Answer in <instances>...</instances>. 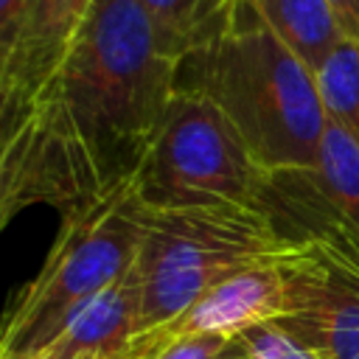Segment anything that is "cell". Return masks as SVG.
Segmentation results:
<instances>
[{"label": "cell", "instance_id": "cell-1", "mask_svg": "<svg viewBox=\"0 0 359 359\" xmlns=\"http://www.w3.org/2000/svg\"><path fill=\"white\" fill-rule=\"evenodd\" d=\"M177 70L140 0H93L42 95L67 121L101 196L135 177L177 93Z\"/></svg>", "mask_w": 359, "mask_h": 359}, {"label": "cell", "instance_id": "cell-2", "mask_svg": "<svg viewBox=\"0 0 359 359\" xmlns=\"http://www.w3.org/2000/svg\"><path fill=\"white\" fill-rule=\"evenodd\" d=\"M177 90L213 101L269 174L317 165L328 121L314 73L258 20L250 0H238L222 36L182 56Z\"/></svg>", "mask_w": 359, "mask_h": 359}, {"label": "cell", "instance_id": "cell-3", "mask_svg": "<svg viewBox=\"0 0 359 359\" xmlns=\"http://www.w3.org/2000/svg\"><path fill=\"white\" fill-rule=\"evenodd\" d=\"M146 219L149 208L132 180L67 213L39 275L3 317L0 356H39L81 303L129 275L143 244Z\"/></svg>", "mask_w": 359, "mask_h": 359}, {"label": "cell", "instance_id": "cell-4", "mask_svg": "<svg viewBox=\"0 0 359 359\" xmlns=\"http://www.w3.org/2000/svg\"><path fill=\"white\" fill-rule=\"evenodd\" d=\"M294 247L255 208H149L132 266L140 283V334L174 323L233 272L286 261Z\"/></svg>", "mask_w": 359, "mask_h": 359}, {"label": "cell", "instance_id": "cell-5", "mask_svg": "<svg viewBox=\"0 0 359 359\" xmlns=\"http://www.w3.org/2000/svg\"><path fill=\"white\" fill-rule=\"evenodd\" d=\"M269 171L252 157L227 115L205 95L177 90L132 185L151 210L255 208Z\"/></svg>", "mask_w": 359, "mask_h": 359}, {"label": "cell", "instance_id": "cell-6", "mask_svg": "<svg viewBox=\"0 0 359 359\" xmlns=\"http://www.w3.org/2000/svg\"><path fill=\"white\" fill-rule=\"evenodd\" d=\"M93 0H31L6 56L0 107L34 112L62 67Z\"/></svg>", "mask_w": 359, "mask_h": 359}, {"label": "cell", "instance_id": "cell-7", "mask_svg": "<svg viewBox=\"0 0 359 359\" xmlns=\"http://www.w3.org/2000/svg\"><path fill=\"white\" fill-rule=\"evenodd\" d=\"M286 314H289V283H286L283 261L255 264L233 272L230 278L208 289L185 314H180L174 323L157 331H149V337L213 334L233 339L247 328L283 320Z\"/></svg>", "mask_w": 359, "mask_h": 359}, {"label": "cell", "instance_id": "cell-8", "mask_svg": "<svg viewBox=\"0 0 359 359\" xmlns=\"http://www.w3.org/2000/svg\"><path fill=\"white\" fill-rule=\"evenodd\" d=\"M137 337L140 283L129 269L118 283L81 303L45 351L59 359H126Z\"/></svg>", "mask_w": 359, "mask_h": 359}, {"label": "cell", "instance_id": "cell-9", "mask_svg": "<svg viewBox=\"0 0 359 359\" xmlns=\"http://www.w3.org/2000/svg\"><path fill=\"white\" fill-rule=\"evenodd\" d=\"M258 20L314 73L345 39L325 0H250Z\"/></svg>", "mask_w": 359, "mask_h": 359}, {"label": "cell", "instance_id": "cell-10", "mask_svg": "<svg viewBox=\"0 0 359 359\" xmlns=\"http://www.w3.org/2000/svg\"><path fill=\"white\" fill-rule=\"evenodd\" d=\"M168 50L182 62L191 50L222 36L236 17L238 0H140Z\"/></svg>", "mask_w": 359, "mask_h": 359}, {"label": "cell", "instance_id": "cell-11", "mask_svg": "<svg viewBox=\"0 0 359 359\" xmlns=\"http://www.w3.org/2000/svg\"><path fill=\"white\" fill-rule=\"evenodd\" d=\"M309 177L323 202L359 230V143L331 121L325 123L320 157L309 168Z\"/></svg>", "mask_w": 359, "mask_h": 359}, {"label": "cell", "instance_id": "cell-12", "mask_svg": "<svg viewBox=\"0 0 359 359\" xmlns=\"http://www.w3.org/2000/svg\"><path fill=\"white\" fill-rule=\"evenodd\" d=\"M314 84L325 121L359 143V42L342 39L314 70Z\"/></svg>", "mask_w": 359, "mask_h": 359}, {"label": "cell", "instance_id": "cell-13", "mask_svg": "<svg viewBox=\"0 0 359 359\" xmlns=\"http://www.w3.org/2000/svg\"><path fill=\"white\" fill-rule=\"evenodd\" d=\"M28 143H31V121L20 132L0 135V230L8 224L11 216L28 208L22 188V165H25Z\"/></svg>", "mask_w": 359, "mask_h": 359}, {"label": "cell", "instance_id": "cell-14", "mask_svg": "<svg viewBox=\"0 0 359 359\" xmlns=\"http://www.w3.org/2000/svg\"><path fill=\"white\" fill-rule=\"evenodd\" d=\"M233 339L241 345L247 359H325L314 345H309L300 334H294L280 320L247 328Z\"/></svg>", "mask_w": 359, "mask_h": 359}, {"label": "cell", "instance_id": "cell-15", "mask_svg": "<svg viewBox=\"0 0 359 359\" xmlns=\"http://www.w3.org/2000/svg\"><path fill=\"white\" fill-rule=\"evenodd\" d=\"M230 339L213 334L185 337H137L126 359H219Z\"/></svg>", "mask_w": 359, "mask_h": 359}, {"label": "cell", "instance_id": "cell-16", "mask_svg": "<svg viewBox=\"0 0 359 359\" xmlns=\"http://www.w3.org/2000/svg\"><path fill=\"white\" fill-rule=\"evenodd\" d=\"M31 0H0V48L8 56V48L14 42V34L22 22V14Z\"/></svg>", "mask_w": 359, "mask_h": 359}, {"label": "cell", "instance_id": "cell-17", "mask_svg": "<svg viewBox=\"0 0 359 359\" xmlns=\"http://www.w3.org/2000/svg\"><path fill=\"white\" fill-rule=\"evenodd\" d=\"M342 36L359 42V0H325Z\"/></svg>", "mask_w": 359, "mask_h": 359}, {"label": "cell", "instance_id": "cell-18", "mask_svg": "<svg viewBox=\"0 0 359 359\" xmlns=\"http://www.w3.org/2000/svg\"><path fill=\"white\" fill-rule=\"evenodd\" d=\"M219 359H247V353L241 351V345H238L236 339H230V342L224 345V351L219 353Z\"/></svg>", "mask_w": 359, "mask_h": 359}, {"label": "cell", "instance_id": "cell-19", "mask_svg": "<svg viewBox=\"0 0 359 359\" xmlns=\"http://www.w3.org/2000/svg\"><path fill=\"white\" fill-rule=\"evenodd\" d=\"M3 70H6V50L0 48V84H3Z\"/></svg>", "mask_w": 359, "mask_h": 359}, {"label": "cell", "instance_id": "cell-20", "mask_svg": "<svg viewBox=\"0 0 359 359\" xmlns=\"http://www.w3.org/2000/svg\"><path fill=\"white\" fill-rule=\"evenodd\" d=\"M0 359H11V356H0Z\"/></svg>", "mask_w": 359, "mask_h": 359}]
</instances>
